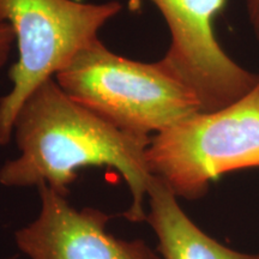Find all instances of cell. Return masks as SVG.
<instances>
[{"instance_id": "1", "label": "cell", "mask_w": 259, "mask_h": 259, "mask_svg": "<svg viewBox=\"0 0 259 259\" xmlns=\"http://www.w3.org/2000/svg\"><path fill=\"white\" fill-rule=\"evenodd\" d=\"M12 138L19 155L0 167L3 186L47 185L67 196L80 168L107 166L114 168L128 187L131 202L125 218L130 222L147 220L145 202L155 178L147 158L150 136L116 127L50 78L22 105Z\"/></svg>"}, {"instance_id": "2", "label": "cell", "mask_w": 259, "mask_h": 259, "mask_svg": "<svg viewBox=\"0 0 259 259\" xmlns=\"http://www.w3.org/2000/svg\"><path fill=\"white\" fill-rule=\"evenodd\" d=\"M67 95L136 135L164 131L200 112L198 101L157 63L127 59L108 50L99 37L54 77Z\"/></svg>"}, {"instance_id": "3", "label": "cell", "mask_w": 259, "mask_h": 259, "mask_svg": "<svg viewBox=\"0 0 259 259\" xmlns=\"http://www.w3.org/2000/svg\"><path fill=\"white\" fill-rule=\"evenodd\" d=\"M147 158L151 173L189 200L227 173L259 167V78L232 105L194 113L151 136Z\"/></svg>"}, {"instance_id": "4", "label": "cell", "mask_w": 259, "mask_h": 259, "mask_svg": "<svg viewBox=\"0 0 259 259\" xmlns=\"http://www.w3.org/2000/svg\"><path fill=\"white\" fill-rule=\"evenodd\" d=\"M121 10L114 0H0V23L11 25L18 48L9 71L12 88L0 97V145L12 141L16 116L30 94L99 37Z\"/></svg>"}, {"instance_id": "5", "label": "cell", "mask_w": 259, "mask_h": 259, "mask_svg": "<svg viewBox=\"0 0 259 259\" xmlns=\"http://www.w3.org/2000/svg\"><path fill=\"white\" fill-rule=\"evenodd\" d=\"M166 22L170 42L158 66L183 84L200 112L218 111L245 96L259 73L245 69L223 50L213 19L226 0H150Z\"/></svg>"}, {"instance_id": "6", "label": "cell", "mask_w": 259, "mask_h": 259, "mask_svg": "<svg viewBox=\"0 0 259 259\" xmlns=\"http://www.w3.org/2000/svg\"><path fill=\"white\" fill-rule=\"evenodd\" d=\"M40 211L15 233L29 259H162L143 240H124L107 231L109 216L94 208L77 209L47 185L37 187Z\"/></svg>"}, {"instance_id": "7", "label": "cell", "mask_w": 259, "mask_h": 259, "mask_svg": "<svg viewBox=\"0 0 259 259\" xmlns=\"http://www.w3.org/2000/svg\"><path fill=\"white\" fill-rule=\"evenodd\" d=\"M147 221L157 239L162 259H259L221 244L191 220L179 198L163 181L155 177L148 191Z\"/></svg>"}, {"instance_id": "8", "label": "cell", "mask_w": 259, "mask_h": 259, "mask_svg": "<svg viewBox=\"0 0 259 259\" xmlns=\"http://www.w3.org/2000/svg\"><path fill=\"white\" fill-rule=\"evenodd\" d=\"M16 44L15 32L11 25L8 23H0V71L9 60L12 47Z\"/></svg>"}, {"instance_id": "9", "label": "cell", "mask_w": 259, "mask_h": 259, "mask_svg": "<svg viewBox=\"0 0 259 259\" xmlns=\"http://www.w3.org/2000/svg\"><path fill=\"white\" fill-rule=\"evenodd\" d=\"M245 3L248 22L255 38L259 42V0H245Z\"/></svg>"}]
</instances>
